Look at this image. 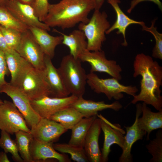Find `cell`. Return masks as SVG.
<instances>
[{
	"mask_svg": "<svg viewBox=\"0 0 162 162\" xmlns=\"http://www.w3.org/2000/svg\"><path fill=\"white\" fill-rule=\"evenodd\" d=\"M133 76L142 78L139 93L133 97L131 103L143 101L158 111L162 110V67L152 57L143 53L137 54L133 63Z\"/></svg>",
	"mask_w": 162,
	"mask_h": 162,
	"instance_id": "obj_1",
	"label": "cell"
},
{
	"mask_svg": "<svg viewBox=\"0 0 162 162\" xmlns=\"http://www.w3.org/2000/svg\"><path fill=\"white\" fill-rule=\"evenodd\" d=\"M95 6V0H61L50 4L43 22L50 28H72L80 23H87L88 15Z\"/></svg>",
	"mask_w": 162,
	"mask_h": 162,
	"instance_id": "obj_2",
	"label": "cell"
},
{
	"mask_svg": "<svg viewBox=\"0 0 162 162\" xmlns=\"http://www.w3.org/2000/svg\"><path fill=\"white\" fill-rule=\"evenodd\" d=\"M81 62L69 54L63 57L58 68L68 91L78 98L82 97L87 83V74Z\"/></svg>",
	"mask_w": 162,
	"mask_h": 162,
	"instance_id": "obj_3",
	"label": "cell"
},
{
	"mask_svg": "<svg viewBox=\"0 0 162 162\" xmlns=\"http://www.w3.org/2000/svg\"><path fill=\"white\" fill-rule=\"evenodd\" d=\"M108 16L104 11L94 10L89 21L86 23L79 24L78 29L84 33L87 41V49L91 51H100L106 40V31L111 26L107 20Z\"/></svg>",
	"mask_w": 162,
	"mask_h": 162,
	"instance_id": "obj_4",
	"label": "cell"
},
{
	"mask_svg": "<svg viewBox=\"0 0 162 162\" xmlns=\"http://www.w3.org/2000/svg\"><path fill=\"white\" fill-rule=\"evenodd\" d=\"M119 80L112 77L100 78L94 73L87 74V83L94 91L98 94L103 93L110 100L114 98L118 100L124 97L123 93L134 97L138 91L136 86H125Z\"/></svg>",
	"mask_w": 162,
	"mask_h": 162,
	"instance_id": "obj_5",
	"label": "cell"
},
{
	"mask_svg": "<svg viewBox=\"0 0 162 162\" xmlns=\"http://www.w3.org/2000/svg\"><path fill=\"white\" fill-rule=\"evenodd\" d=\"M19 88L30 100H38L45 96L53 97L44 70L32 67L25 76Z\"/></svg>",
	"mask_w": 162,
	"mask_h": 162,
	"instance_id": "obj_6",
	"label": "cell"
},
{
	"mask_svg": "<svg viewBox=\"0 0 162 162\" xmlns=\"http://www.w3.org/2000/svg\"><path fill=\"white\" fill-rule=\"evenodd\" d=\"M79 59L90 64L91 72H104L118 80L122 79L121 67L115 61L107 59L102 50L91 51L87 49L80 55Z\"/></svg>",
	"mask_w": 162,
	"mask_h": 162,
	"instance_id": "obj_7",
	"label": "cell"
},
{
	"mask_svg": "<svg viewBox=\"0 0 162 162\" xmlns=\"http://www.w3.org/2000/svg\"><path fill=\"white\" fill-rule=\"evenodd\" d=\"M0 129L11 134L20 130L31 133L22 114L13 103L7 100L0 105Z\"/></svg>",
	"mask_w": 162,
	"mask_h": 162,
	"instance_id": "obj_8",
	"label": "cell"
},
{
	"mask_svg": "<svg viewBox=\"0 0 162 162\" xmlns=\"http://www.w3.org/2000/svg\"><path fill=\"white\" fill-rule=\"evenodd\" d=\"M0 92L4 93L11 98L13 103L23 116L27 126L31 128L41 119L32 107L30 100L19 88L7 82Z\"/></svg>",
	"mask_w": 162,
	"mask_h": 162,
	"instance_id": "obj_9",
	"label": "cell"
},
{
	"mask_svg": "<svg viewBox=\"0 0 162 162\" xmlns=\"http://www.w3.org/2000/svg\"><path fill=\"white\" fill-rule=\"evenodd\" d=\"M16 51L34 68L44 70L45 55L28 29L22 33L20 43Z\"/></svg>",
	"mask_w": 162,
	"mask_h": 162,
	"instance_id": "obj_10",
	"label": "cell"
},
{
	"mask_svg": "<svg viewBox=\"0 0 162 162\" xmlns=\"http://www.w3.org/2000/svg\"><path fill=\"white\" fill-rule=\"evenodd\" d=\"M100 119L101 129L104 135V140L101 149L102 162H107L111 151V146L116 144L122 148L124 140L125 132L118 124H113L101 114H97Z\"/></svg>",
	"mask_w": 162,
	"mask_h": 162,
	"instance_id": "obj_11",
	"label": "cell"
},
{
	"mask_svg": "<svg viewBox=\"0 0 162 162\" xmlns=\"http://www.w3.org/2000/svg\"><path fill=\"white\" fill-rule=\"evenodd\" d=\"M78 98L72 94L64 98L45 96L30 102L33 108L41 118L49 119L56 113L70 106Z\"/></svg>",
	"mask_w": 162,
	"mask_h": 162,
	"instance_id": "obj_12",
	"label": "cell"
},
{
	"mask_svg": "<svg viewBox=\"0 0 162 162\" xmlns=\"http://www.w3.org/2000/svg\"><path fill=\"white\" fill-rule=\"evenodd\" d=\"M8 10L19 21L28 27H35L46 31L50 28L40 21L36 16L33 7L18 0L9 1L6 5Z\"/></svg>",
	"mask_w": 162,
	"mask_h": 162,
	"instance_id": "obj_13",
	"label": "cell"
},
{
	"mask_svg": "<svg viewBox=\"0 0 162 162\" xmlns=\"http://www.w3.org/2000/svg\"><path fill=\"white\" fill-rule=\"evenodd\" d=\"M67 130L58 122L41 118L35 126L31 128L30 132L33 138L38 140L53 143Z\"/></svg>",
	"mask_w": 162,
	"mask_h": 162,
	"instance_id": "obj_14",
	"label": "cell"
},
{
	"mask_svg": "<svg viewBox=\"0 0 162 162\" xmlns=\"http://www.w3.org/2000/svg\"><path fill=\"white\" fill-rule=\"evenodd\" d=\"M4 53L11 76L9 83L13 86L19 88L25 76L33 67L14 50L10 49Z\"/></svg>",
	"mask_w": 162,
	"mask_h": 162,
	"instance_id": "obj_15",
	"label": "cell"
},
{
	"mask_svg": "<svg viewBox=\"0 0 162 162\" xmlns=\"http://www.w3.org/2000/svg\"><path fill=\"white\" fill-rule=\"evenodd\" d=\"M142 104L138 103L136 105V111L135 121L130 126H124L126 130L124 140L122 149V153L118 161L119 162H132V155L131 150L133 144L137 141L142 139L146 134V132L141 130L138 124L139 117L142 114Z\"/></svg>",
	"mask_w": 162,
	"mask_h": 162,
	"instance_id": "obj_16",
	"label": "cell"
},
{
	"mask_svg": "<svg viewBox=\"0 0 162 162\" xmlns=\"http://www.w3.org/2000/svg\"><path fill=\"white\" fill-rule=\"evenodd\" d=\"M101 130L100 119L96 118L90 127L85 138L83 148L88 161L102 162L99 138Z\"/></svg>",
	"mask_w": 162,
	"mask_h": 162,
	"instance_id": "obj_17",
	"label": "cell"
},
{
	"mask_svg": "<svg viewBox=\"0 0 162 162\" xmlns=\"http://www.w3.org/2000/svg\"><path fill=\"white\" fill-rule=\"evenodd\" d=\"M52 142H45L34 138L30 145V152L34 162L49 159H55L59 162H70V160L64 154H60L54 148Z\"/></svg>",
	"mask_w": 162,
	"mask_h": 162,
	"instance_id": "obj_18",
	"label": "cell"
},
{
	"mask_svg": "<svg viewBox=\"0 0 162 162\" xmlns=\"http://www.w3.org/2000/svg\"><path fill=\"white\" fill-rule=\"evenodd\" d=\"M81 113L84 118L97 116L98 112L107 109L118 111L122 107V104L116 101L111 104H106L103 101H95L87 100L82 97L78 98L71 105Z\"/></svg>",
	"mask_w": 162,
	"mask_h": 162,
	"instance_id": "obj_19",
	"label": "cell"
},
{
	"mask_svg": "<svg viewBox=\"0 0 162 162\" xmlns=\"http://www.w3.org/2000/svg\"><path fill=\"white\" fill-rule=\"evenodd\" d=\"M51 59L49 56L44 55V72L53 97H67L70 94L66 89L58 69L53 65Z\"/></svg>",
	"mask_w": 162,
	"mask_h": 162,
	"instance_id": "obj_20",
	"label": "cell"
},
{
	"mask_svg": "<svg viewBox=\"0 0 162 162\" xmlns=\"http://www.w3.org/2000/svg\"><path fill=\"white\" fill-rule=\"evenodd\" d=\"M28 29L44 55L52 59L55 55L56 48L62 43V36H52L47 31L37 27H29Z\"/></svg>",
	"mask_w": 162,
	"mask_h": 162,
	"instance_id": "obj_21",
	"label": "cell"
},
{
	"mask_svg": "<svg viewBox=\"0 0 162 162\" xmlns=\"http://www.w3.org/2000/svg\"><path fill=\"white\" fill-rule=\"evenodd\" d=\"M114 9L116 15V19L114 24L108 29L106 34H108L115 29L118 30L116 33L122 34L124 38V41L122 45L124 46L128 45L126 38V31L128 27L131 24H137L142 26L145 24L142 21H137L128 17L120 8L119 3L120 0H107Z\"/></svg>",
	"mask_w": 162,
	"mask_h": 162,
	"instance_id": "obj_22",
	"label": "cell"
},
{
	"mask_svg": "<svg viewBox=\"0 0 162 162\" xmlns=\"http://www.w3.org/2000/svg\"><path fill=\"white\" fill-rule=\"evenodd\" d=\"M63 37L62 43L69 48L70 54L74 58L79 59L80 55L87 50V43L84 32L79 29L73 31L68 35L54 29Z\"/></svg>",
	"mask_w": 162,
	"mask_h": 162,
	"instance_id": "obj_23",
	"label": "cell"
},
{
	"mask_svg": "<svg viewBox=\"0 0 162 162\" xmlns=\"http://www.w3.org/2000/svg\"><path fill=\"white\" fill-rule=\"evenodd\" d=\"M147 105L144 102L142 104V116L138 118V124L139 128L147 134L146 140H148L153 130L162 128V110L153 112Z\"/></svg>",
	"mask_w": 162,
	"mask_h": 162,
	"instance_id": "obj_24",
	"label": "cell"
},
{
	"mask_svg": "<svg viewBox=\"0 0 162 162\" xmlns=\"http://www.w3.org/2000/svg\"><path fill=\"white\" fill-rule=\"evenodd\" d=\"M83 118L81 113L70 106L56 113L49 119L60 123L68 130H71Z\"/></svg>",
	"mask_w": 162,
	"mask_h": 162,
	"instance_id": "obj_25",
	"label": "cell"
},
{
	"mask_svg": "<svg viewBox=\"0 0 162 162\" xmlns=\"http://www.w3.org/2000/svg\"><path fill=\"white\" fill-rule=\"evenodd\" d=\"M83 118L72 128L71 134L68 143L83 147L85 140L92 124L97 116Z\"/></svg>",
	"mask_w": 162,
	"mask_h": 162,
	"instance_id": "obj_26",
	"label": "cell"
},
{
	"mask_svg": "<svg viewBox=\"0 0 162 162\" xmlns=\"http://www.w3.org/2000/svg\"><path fill=\"white\" fill-rule=\"evenodd\" d=\"M16 142L18 151L24 162H34L30 152V145L33 138L31 133L20 130L15 134Z\"/></svg>",
	"mask_w": 162,
	"mask_h": 162,
	"instance_id": "obj_27",
	"label": "cell"
},
{
	"mask_svg": "<svg viewBox=\"0 0 162 162\" xmlns=\"http://www.w3.org/2000/svg\"><path fill=\"white\" fill-rule=\"evenodd\" d=\"M54 148L63 154H69L71 159L77 162H89L83 147L68 143H53Z\"/></svg>",
	"mask_w": 162,
	"mask_h": 162,
	"instance_id": "obj_28",
	"label": "cell"
},
{
	"mask_svg": "<svg viewBox=\"0 0 162 162\" xmlns=\"http://www.w3.org/2000/svg\"><path fill=\"white\" fill-rule=\"evenodd\" d=\"M0 25L22 33L28 30V27L16 19L6 6H0Z\"/></svg>",
	"mask_w": 162,
	"mask_h": 162,
	"instance_id": "obj_29",
	"label": "cell"
},
{
	"mask_svg": "<svg viewBox=\"0 0 162 162\" xmlns=\"http://www.w3.org/2000/svg\"><path fill=\"white\" fill-rule=\"evenodd\" d=\"M0 148L5 153H10L12 155L13 159L18 162H24L19 154L17 145L15 140H13L9 134L4 130H1L0 138Z\"/></svg>",
	"mask_w": 162,
	"mask_h": 162,
	"instance_id": "obj_30",
	"label": "cell"
},
{
	"mask_svg": "<svg viewBox=\"0 0 162 162\" xmlns=\"http://www.w3.org/2000/svg\"><path fill=\"white\" fill-rule=\"evenodd\" d=\"M148 152L152 156L150 160V162L162 161V130H158L155 137L150 140L146 146Z\"/></svg>",
	"mask_w": 162,
	"mask_h": 162,
	"instance_id": "obj_31",
	"label": "cell"
},
{
	"mask_svg": "<svg viewBox=\"0 0 162 162\" xmlns=\"http://www.w3.org/2000/svg\"><path fill=\"white\" fill-rule=\"evenodd\" d=\"M0 29L8 48L16 51L21 42L22 32L0 25Z\"/></svg>",
	"mask_w": 162,
	"mask_h": 162,
	"instance_id": "obj_32",
	"label": "cell"
},
{
	"mask_svg": "<svg viewBox=\"0 0 162 162\" xmlns=\"http://www.w3.org/2000/svg\"><path fill=\"white\" fill-rule=\"evenodd\" d=\"M156 20L155 19L152 22L150 27H148L145 24L142 26V30L151 33L154 36L155 45L152 50V56L155 58L162 59V34L159 32L156 27H154Z\"/></svg>",
	"mask_w": 162,
	"mask_h": 162,
	"instance_id": "obj_33",
	"label": "cell"
},
{
	"mask_svg": "<svg viewBox=\"0 0 162 162\" xmlns=\"http://www.w3.org/2000/svg\"><path fill=\"white\" fill-rule=\"evenodd\" d=\"M49 0H34L32 6L35 13L39 20L43 22L48 11Z\"/></svg>",
	"mask_w": 162,
	"mask_h": 162,
	"instance_id": "obj_34",
	"label": "cell"
},
{
	"mask_svg": "<svg viewBox=\"0 0 162 162\" xmlns=\"http://www.w3.org/2000/svg\"><path fill=\"white\" fill-rule=\"evenodd\" d=\"M9 71L4 51L0 49V91L6 83L5 77L9 74Z\"/></svg>",
	"mask_w": 162,
	"mask_h": 162,
	"instance_id": "obj_35",
	"label": "cell"
},
{
	"mask_svg": "<svg viewBox=\"0 0 162 162\" xmlns=\"http://www.w3.org/2000/svg\"><path fill=\"white\" fill-rule=\"evenodd\" d=\"M146 1L152 2L157 4L160 10H162V4L160 0H132L130 3V7L127 12L130 13L134 8L139 3Z\"/></svg>",
	"mask_w": 162,
	"mask_h": 162,
	"instance_id": "obj_36",
	"label": "cell"
},
{
	"mask_svg": "<svg viewBox=\"0 0 162 162\" xmlns=\"http://www.w3.org/2000/svg\"><path fill=\"white\" fill-rule=\"evenodd\" d=\"M0 49L4 52H6L10 49L8 48L4 36L0 29Z\"/></svg>",
	"mask_w": 162,
	"mask_h": 162,
	"instance_id": "obj_37",
	"label": "cell"
},
{
	"mask_svg": "<svg viewBox=\"0 0 162 162\" xmlns=\"http://www.w3.org/2000/svg\"><path fill=\"white\" fill-rule=\"evenodd\" d=\"M10 162L8 158L6 153L5 152H0V162Z\"/></svg>",
	"mask_w": 162,
	"mask_h": 162,
	"instance_id": "obj_38",
	"label": "cell"
},
{
	"mask_svg": "<svg viewBox=\"0 0 162 162\" xmlns=\"http://www.w3.org/2000/svg\"><path fill=\"white\" fill-rule=\"evenodd\" d=\"M105 0H95L96 6L94 10H100Z\"/></svg>",
	"mask_w": 162,
	"mask_h": 162,
	"instance_id": "obj_39",
	"label": "cell"
},
{
	"mask_svg": "<svg viewBox=\"0 0 162 162\" xmlns=\"http://www.w3.org/2000/svg\"><path fill=\"white\" fill-rule=\"evenodd\" d=\"M20 2L25 4L31 5L32 6L34 2V0H18Z\"/></svg>",
	"mask_w": 162,
	"mask_h": 162,
	"instance_id": "obj_40",
	"label": "cell"
},
{
	"mask_svg": "<svg viewBox=\"0 0 162 162\" xmlns=\"http://www.w3.org/2000/svg\"><path fill=\"white\" fill-rule=\"evenodd\" d=\"M9 0H0V6H5Z\"/></svg>",
	"mask_w": 162,
	"mask_h": 162,
	"instance_id": "obj_41",
	"label": "cell"
},
{
	"mask_svg": "<svg viewBox=\"0 0 162 162\" xmlns=\"http://www.w3.org/2000/svg\"><path fill=\"white\" fill-rule=\"evenodd\" d=\"M3 101H2L1 100H0V105L2 103Z\"/></svg>",
	"mask_w": 162,
	"mask_h": 162,
	"instance_id": "obj_42",
	"label": "cell"
},
{
	"mask_svg": "<svg viewBox=\"0 0 162 162\" xmlns=\"http://www.w3.org/2000/svg\"><path fill=\"white\" fill-rule=\"evenodd\" d=\"M13 0H9V1Z\"/></svg>",
	"mask_w": 162,
	"mask_h": 162,
	"instance_id": "obj_43",
	"label": "cell"
}]
</instances>
